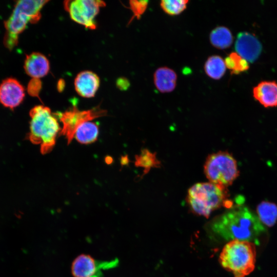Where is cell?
<instances>
[{
    "mask_svg": "<svg viewBox=\"0 0 277 277\" xmlns=\"http://www.w3.org/2000/svg\"><path fill=\"white\" fill-rule=\"evenodd\" d=\"M215 218L211 223L213 232L224 239L254 243L265 228L258 217L245 206L239 205Z\"/></svg>",
    "mask_w": 277,
    "mask_h": 277,
    "instance_id": "1",
    "label": "cell"
},
{
    "mask_svg": "<svg viewBox=\"0 0 277 277\" xmlns=\"http://www.w3.org/2000/svg\"><path fill=\"white\" fill-rule=\"evenodd\" d=\"M228 196L227 188L211 182L198 183L188 189L186 202L191 212L207 218L222 207H233Z\"/></svg>",
    "mask_w": 277,
    "mask_h": 277,
    "instance_id": "2",
    "label": "cell"
},
{
    "mask_svg": "<svg viewBox=\"0 0 277 277\" xmlns=\"http://www.w3.org/2000/svg\"><path fill=\"white\" fill-rule=\"evenodd\" d=\"M48 1L21 0L16 2L10 17L4 22V46L11 50L18 42L19 34L27 24L37 23L41 17V11Z\"/></svg>",
    "mask_w": 277,
    "mask_h": 277,
    "instance_id": "3",
    "label": "cell"
},
{
    "mask_svg": "<svg viewBox=\"0 0 277 277\" xmlns=\"http://www.w3.org/2000/svg\"><path fill=\"white\" fill-rule=\"evenodd\" d=\"M256 248L254 243L239 240L229 241L219 256L221 265L234 277H245L255 268Z\"/></svg>",
    "mask_w": 277,
    "mask_h": 277,
    "instance_id": "4",
    "label": "cell"
},
{
    "mask_svg": "<svg viewBox=\"0 0 277 277\" xmlns=\"http://www.w3.org/2000/svg\"><path fill=\"white\" fill-rule=\"evenodd\" d=\"M29 115V140L32 144L40 145L42 154L50 152L55 146L57 134L61 130L57 119L52 114L50 109L43 105L32 108Z\"/></svg>",
    "mask_w": 277,
    "mask_h": 277,
    "instance_id": "5",
    "label": "cell"
},
{
    "mask_svg": "<svg viewBox=\"0 0 277 277\" xmlns=\"http://www.w3.org/2000/svg\"><path fill=\"white\" fill-rule=\"evenodd\" d=\"M205 174L209 182L227 188L239 175L237 163L227 151L209 154L204 165Z\"/></svg>",
    "mask_w": 277,
    "mask_h": 277,
    "instance_id": "6",
    "label": "cell"
},
{
    "mask_svg": "<svg viewBox=\"0 0 277 277\" xmlns=\"http://www.w3.org/2000/svg\"><path fill=\"white\" fill-rule=\"evenodd\" d=\"M55 114L59 117L63 124V128L59 134L65 136L69 145L74 137L76 129L80 125L94 118L106 115L107 111L99 106L87 110H79L74 106L70 110L63 113L57 112Z\"/></svg>",
    "mask_w": 277,
    "mask_h": 277,
    "instance_id": "7",
    "label": "cell"
},
{
    "mask_svg": "<svg viewBox=\"0 0 277 277\" xmlns=\"http://www.w3.org/2000/svg\"><path fill=\"white\" fill-rule=\"evenodd\" d=\"M105 6L104 2L98 0H74L64 2V8L69 13L71 18L89 29L96 28L95 17L100 8Z\"/></svg>",
    "mask_w": 277,
    "mask_h": 277,
    "instance_id": "8",
    "label": "cell"
},
{
    "mask_svg": "<svg viewBox=\"0 0 277 277\" xmlns=\"http://www.w3.org/2000/svg\"><path fill=\"white\" fill-rule=\"evenodd\" d=\"M116 259L99 261L90 254H81L72 261L71 272L73 277H103V271L115 267Z\"/></svg>",
    "mask_w": 277,
    "mask_h": 277,
    "instance_id": "9",
    "label": "cell"
},
{
    "mask_svg": "<svg viewBox=\"0 0 277 277\" xmlns=\"http://www.w3.org/2000/svg\"><path fill=\"white\" fill-rule=\"evenodd\" d=\"M25 95L23 86L14 78H5L0 84V103L6 108L13 110L18 106Z\"/></svg>",
    "mask_w": 277,
    "mask_h": 277,
    "instance_id": "10",
    "label": "cell"
},
{
    "mask_svg": "<svg viewBox=\"0 0 277 277\" xmlns=\"http://www.w3.org/2000/svg\"><path fill=\"white\" fill-rule=\"evenodd\" d=\"M235 48L240 55L248 62H253L259 56L262 45L258 38L249 32H241L237 36Z\"/></svg>",
    "mask_w": 277,
    "mask_h": 277,
    "instance_id": "11",
    "label": "cell"
},
{
    "mask_svg": "<svg viewBox=\"0 0 277 277\" xmlns=\"http://www.w3.org/2000/svg\"><path fill=\"white\" fill-rule=\"evenodd\" d=\"M76 92L85 98L93 97L100 86V81L96 74L85 70L79 73L74 80Z\"/></svg>",
    "mask_w": 277,
    "mask_h": 277,
    "instance_id": "12",
    "label": "cell"
},
{
    "mask_svg": "<svg viewBox=\"0 0 277 277\" xmlns=\"http://www.w3.org/2000/svg\"><path fill=\"white\" fill-rule=\"evenodd\" d=\"M24 68L27 74L32 78L39 79L48 73L50 64L44 54L34 52L26 55Z\"/></svg>",
    "mask_w": 277,
    "mask_h": 277,
    "instance_id": "13",
    "label": "cell"
},
{
    "mask_svg": "<svg viewBox=\"0 0 277 277\" xmlns=\"http://www.w3.org/2000/svg\"><path fill=\"white\" fill-rule=\"evenodd\" d=\"M253 96L265 107L277 106V83L263 81L253 88Z\"/></svg>",
    "mask_w": 277,
    "mask_h": 277,
    "instance_id": "14",
    "label": "cell"
},
{
    "mask_svg": "<svg viewBox=\"0 0 277 277\" xmlns=\"http://www.w3.org/2000/svg\"><path fill=\"white\" fill-rule=\"evenodd\" d=\"M153 80L155 87L160 92H171L175 88L177 75L173 69L162 67L154 72Z\"/></svg>",
    "mask_w": 277,
    "mask_h": 277,
    "instance_id": "15",
    "label": "cell"
},
{
    "mask_svg": "<svg viewBox=\"0 0 277 277\" xmlns=\"http://www.w3.org/2000/svg\"><path fill=\"white\" fill-rule=\"evenodd\" d=\"M99 130L98 126L90 121L80 125L75 133L74 137L81 144H91L97 140Z\"/></svg>",
    "mask_w": 277,
    "mask_h": 277,
    "instance_id": "16",
    "label": "cell"
},
{
    "mask_svg": "<svg viewBox=\"0 0 277 277\" xmlns=\"http://www.w3.org/2000/svg\"><path fill=\"white\" fill-rule=\"evenodd\" d=\"M257 216L262 224L273 226L277 221V206L268 201H262L256 207Z\"/></svg>",
    "mask_w": 277,
    "mask_h": 277,
    "instance_id": "17",
    "label": "cell"
},
{
    "mask_svg": "<svg viewBox=\"0 0 277 277\" xmlns=\"http://www.w3.org/2000/svg\"><path fill=\"white\" fill-rule=\"evenodd\" d=\"M209 39L212 45L219 49L229 47L233 42L231 31L224 26H219L213 29L210 32Z\"/></svg>",
    "mask_w": 277,
    "mask_h": 277,
    "instance_id": "18",
    "label": "cell"
},
{
    "mask_svg": "<svg viewBox=\"0 0 277 277\" xmlns=\"http://www.w3.org/2000/svg\"><path fill=\"white\" fill-rule=\"evenodd\" d=\"M226 69L224 60L219 55L209 57L204 65L206 74L214 80L220 79L224 75Z\"/></svg>",
    "mask_w": 277,
    "mask_h": 277,
    "instance_id": "19",
    "label": "cell"
},
{
    "mask_svg": "<svg viewBox=\"0 0 277 277\" xmlns=\"http://www.w3.org/2000/svg\"><path fill=\"white\" fill-rule=\"evenodd\" d=\"M224 61L226 67L232 74H239L249 69L248 62L236 52H231Z\"/></svg>",
    "mask_w": 277,
    "mask_h": 277,
    "instance_id": "20",
    "label": "cell"
},
{
    "mask_svg": "<svg viewBox=\"0 0 277 277\" xmlns=\"http://www.w3.org/2000/svg\"><path fill=\"white\" fill-rule=\"evenodd\" d=\"M188 2L187 0H162L161 1L160 6L167 14L176 15L186 9Z\"/></svg>",
    "mask_w": 277,
    "mask_h": 277,
    "instance_id": "21",
    "label": "cell"
},
{
    "mask_svg": "<svg viewBox=\"0 0 277 277\" xmlns=\"http://www.w3.org/2000/svg\"><path fill=\"white\" fill-rule=\"evenodd\" d=\"M135 164L137 167H142L149 170L152 167H157L160 163L156 159L154 153L147 149H144L140 155L135 156Z\"/></svg>",
    "mask_w": 277,
    "mask_h": 277,
    "instance_id": "22",
    "label": "cell"
},
{
    "mask_svg": "<svg viewBox=\"0 0 277 277\" xmlns=\"http://www.w3.org/2000/svg\"><path fill=\"white\" fill-rule=\"evenodd\" d=\"M148 1H130L129 5L130 9L131 10L133 13V17L130 19V22L132 21V19L134 17L139 19L141 15L146 11Z\"/></svg>",
    "mask_w": 277,
    "mask_h": 277,
    "instance_id": "23",
    "label": "cell"
},
{
    "mask_svg": "<svg viewBox=\"0 0 277 277\" xmlns=\"http://www.w3.org/2000/svg\"><path fill=\"white\" fill-rule=\"evenodd\" d=\"M42 88V83L39 79L32 78L27 86L28 93L32 96L39 98V94Z\"/></svg>",
    "mask_w": 277,
    "mask_h": 277,
    "instance_id": "24",
    "label": "cell"
}]
</instances>
